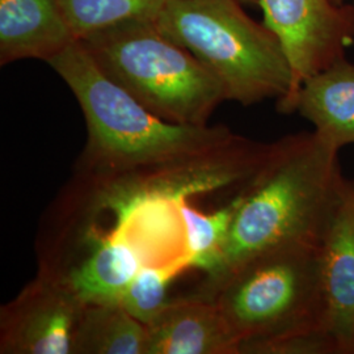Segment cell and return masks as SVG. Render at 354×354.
Instances as JSON below:
<instances>
[{"instance_id":"obj_1","label":"cell","mask_w":354,"mask_h":354,"mask_svg":"<svg viewBox=\"0 0 354 354\" xmlns=\"http://www.w3.org/2000/svg\"><path fill=\"white\" fill-rule=\"evenodd\" d=\"M351 181L339 151L314 131L269 143L266 159L243 187L222 264L197 294L261 253L298 244L320 245Z\"/></svg>"},{"instance_id":"obj_2","label":"cell","mask_w":354,"mask_h":354,"mask_svg":"<svg viewBox=\"0 0 354 354\" xmlns=\"http://www.w3.org/2000/svg\"><path fill=\"white\" fill-rule=\"evenodd\" d=\"M75 96L87 127L79 177L108 180L187 163L241 140L225 125L165 121L115 84L80 41L49 62Z\"/></svg>"},{"instance_id":"obj_3","label":"cell","mask_w":354,"mask_h":354,"mask_svg":"<svg viewBox=\"0 0 354 354\" xmlns=\"http://www.w3.org/2000/svg\"><path fill=\"white\" fill-rule=\"evenodd\" d=\"M156 26L216 76L227 102L279 104L290 95L292 71L281 39L239 0H167Z\"/></svg>"},{"instance_id":"obj_4","label":"cell","mask_w":354,"mask_h":354,"mask_svg":"<svg viewBox=\"0 0 354 354\" xmlns=\"http://www.w3.org/2000/svg\"><path fill=\"white\" fill-rule=\"evenodd\" d=\"M79 41L105 75L165 121L207 125L227 102L216 76L156 21L129 23Z\"/></svg>"},{"instance_id":"obj_5","label":"cell","mask_w":354,"mask_h":354,"mask_svg":"<svg viewBox=\"0 0 354 354\" xmlns=\"http://www.w3.org/2000/svg\"><path fill=\"white\" fill-rule=\"evenodd\" d=\"M320 245L298 244L261 253L213 289L194 295L214 301L241 354L250 345L291 332L324 328Z\"/></svg>"},{"instance_id":"obj_6","label":"cell","mask_w":354,"mask_h":354,"mask_svg":"<svg viewBox=\"0 0 354 354\" xmlns=\"http://www.w3.org/2000/svg\"><path fill=\"white\" fill-rule=\"evenodd\" d=\"M264 23L279 36L292 71L290 95L277 104L279 112L306 77L345 58L354 44V4L332 0H259Z\"/></svg>"},{"instance_id":"obj_7","label":"cell","mask_w":354,"mask_h":354,"mask_svg":"<svg viewBox=\"0 0 354 354\" xmlns=\"http://www.w3.org/2000/svg\"><path fill=\"white\" fill-rule=\"evenodd\" d=\"M84 306L61 279L39 269L0 308V353L73 354Z\"/></svg>"},{"instance_id":"obj_8","label":"cell","mask_w":354,"mask_h":354,"mask_svg":"<svg viewBox=\"0 0 354 354\" xmlns=\"http://www.w3.org/2000/svg\"><path fill=\"white\" fill-rule=\"evenodd\" d=\"M67 254L49 257L39 269L61 279L84 304H120L131 281L147 266L125 231L77 226Z\"/></svg>"},{"instance_id":"obj_9","label":"cell","mask_w":354,"mask_h":354,"mask_svg":"<svg viewBox=\"0 0 354 354\" xmlns=\"http://www.w3.org/2000/svg\"><path fill=\"white\" fill-rule=\"evenodd\" d=\"M323 327L337 354H354V183L320 245Z\"/></svg>"},{"instance_id":"obj_10","label":"cell","mask_w":354,"mask_h":354,"mask_svg":"<svg viewBox=\"0 0 354 354\" xmlns=\"http://www.w3.org/2000/svg\"><path fill=\"white\" fill-rule=\"evenodd\" d=\"M147 330L146 354H241L214 301L198 295L171 301Z\"/></svg>"},{"instance_id":"obj_11","label":"cell","mask_w":354,"mask_h":354,"mask_svg":"<svg viewBox=\"0 0 354 354\" xmlns=\"http://www.w3.org/2000/svg\"><path fill=\"white\" fill-rule=\"evenodd\" d=\"M77 41L58 0H0V64L50 62Z\"/></svg>"},{"instance_id":"obj_12","label":"cell","mask_w":354,"mask_h":354,"mask_svg":"<svg viewBox=\"0 0 354 354\" xmlns=\"http://www.w3.org/2000/svg\"><path fill=\"white\" fill-rule=\"evenodd\" d=\"M295 112L332 149L354 145V64L345 57L306 77L281 113Z\"/></svg>"},{"instance_id":"obj_13","label":"cell","mask_w":354,"mask_h":354,"mask_svg":"<svg viewBox=\"0 0 354 354\" xmlns=\"http://www.w3.org/2000/svg\"><path fill=\"white\" fill-rule=\"evenodd\" d=\"M147 339V326L121 304H86L76 327L73 354H146Z\"/></svg>"},{"instance_id":"obj_14","label":"cell","mask_w":354,"mask_h":354,"mask_svg":"<svg viewBox=\"0 0 354 354\" xmlns=\"http://www.w3.org/2000/svg\"><path fill=\"white\" fill-rule=\"evenodd\" d=\"M239 203L241 196L238 193L226 205L212 213H203L193 207L188 198L177 203L188 266L203 270L205 279L213 277L222 264Z\"/></svg>"},{"instance_id":"obj_15","label":"cell","mask_w":354,"mask_h":354,"mask_svg":"<svg viewBox=\"0 0 354 354\" xmlns=\"http://www.w3.org/2000/svg\"><path fill=\"white\" fill-rule=\"evenodd\" d=\"M76 39L129 23L156 21L167 0H58Z\"/></svg>"},{"instance_id":"obj_16","label":"cell","mask_w":354,"mask_h":354,"mask_svg":"<svg viewBox=\"0 0 354 354\" xmlns=\"http://www.w3.org/2000/svg\"><path fill=\"white\" fill-rule=\"evenodd\" d=\"M175 268L147 264L127 286L120 304L145 326H150L172 301L168 286Z\"/></svg>"},{"instance_id":"obj_17","label":"cell","mask_w":354,"mask_h":354,"mask_svg":"<svg viewBox=\"0 0 354 354\" xmlns=\"http://www.w3.org/2000/svg\"><path fill=\"white\" fill-rule=\"evenodd\" d=\"M241 354H337V351L326 329L313 328L253 344Z\"/></svg>"},{"instance_id":"obj_18","label":"cell","mask_w":354,"mask_h":354,"mask_svg":"<svg viewBox=\"0 0 354 354\" xmlns=\"http://www.w3.org/2000/svg\"><path fill=\"white\" fill-rule=\"evenodd\" d=\"M332 1H333L335 4H337V6H344V4L349 3V0H332ZM352 4H354V0H352Z\"/></svg>"},{"instance_id":"obj_19","label":"cell","mask_w":354,"mask_h":354,"mask_svg":"<svg viewBox=\"0 0 354 354\" xmlns=\"http://www.w3.org/2000/svg\"><path fill=\"white\" fill-rule=\"evenodd\" d=\"M243 4H257L259 6V0H239Z\"/></svg>"}]
</instances>
